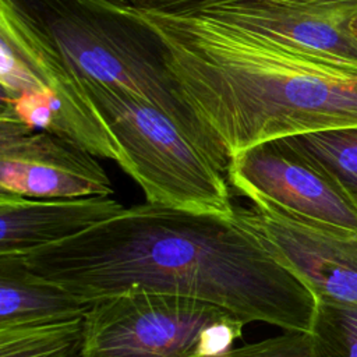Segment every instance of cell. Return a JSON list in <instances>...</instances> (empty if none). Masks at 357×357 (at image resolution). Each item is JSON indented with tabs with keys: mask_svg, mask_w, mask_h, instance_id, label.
Segmentation results:
<instances>
[{
	"mask_svg": "<svg viewBox=\"0 0 357 357\" xmlns=\"http://www.w3.org/2000/svg\"><path fill=\"white\" fill-rule=\"evenodd\" d=\"M22 258L38 276L95 303L130 287L219 305L247 324L311 332L315 296L237 218L144 202Z\"/></svg>",
	"mask_w": 357,
	"mask_h": 357,
	"instance_id": "6da1fadb",
	"label": "cell"
},
{
	"mask_svg": "<svg viewBox=\"0 0 357 357\" xmlns=\"http://www.w3.org/2000/svg\"><path fill=\"white\" fill-rule=\"evenodd\" d=\"M96 1L152 33L180 99L226 166L265 142L357 127V73L195 10Z\"/></svg>",
	"mask_w": 357,
	"mask_h": 357,
	"instance_id": "7a4b0ae2",
	"label": "cell"
},
{
	"mask_svg": "<svg viewBox=\"0 0 357 357\" xmlns=\"http://www.w3.org/2000/svg\"><path fill=\"white\" fill-rule=\"evenodd\" d=\"M21 1L82 78L159 107L226 173L227 166L180 99L159 43L146 28L96 0Z\"/></svg>",
	"mask_w": 357,
	"mask_h": 357,
	"instance_id": "3957f363",
	"label": "cell"
},
{
	"mask_svg": "<svg viewBox=\"0 0 357 357\" xmlns=\"http://www.w3.org/2000/svg\"><path fill=\"white\" fill-rule=\"evenodd\" d=\"M85 85L124 153L121 169L141 187L146 202L234 216L226 173L173 119L119 88L91 79Z\"/></svg>",
	"mask_w": 357,
	"mask_h": 357,
	"instance_id": "277c9868",
	"label": "cell"
},
{
	"mask_svg": "<svg viewBox=\"0 0 357 357\" xmlns=\"http://www.w3.org/2000/svg\"><path fill=\"white\" fill-rule=\"evenodd\" d=\"M229 317L233 314L208 301L130 287L92 303L85 315L86 353L88 357H202L208 328Z\"/></svg>",
	"mask_w": 357,
	"mask_h": 357,
	"instance_id": "5b68a950",
	"label": "cell"
},
{
	"mask_svg": "<svg viewBox=\"0 0 357 357\" xmlns=\"http://www.w3.org/2000/svg\"><path fill=\"white\" fill-rule=\"evenodd\" d=\"M226 177L257 208L357 234V205L282 139L252 146L230 158Z\"/></svg>",
	"mask_w": 357,
	"mask_h": 357,
	"instance_id": "8992f818",
	"label": "cell"
},
{
	"mask_svg": "<svg viewBox=\"0 0 357 357\" xmlns=\"http://www.w3.org/2000/svg\"><path fill=\"white\" fill-rule=\"evenodd\" d=\"M0 39L61 100L63 114L56 135L123 167L124 153L85 79L61 56L21 0H0Z\"/></svg>",
	"mask_w": 357,
	"mask_h": 357,
	"instance_id": "52a82bcc",
	"label": "cell"
},
{
	"mask_svg": "<svg viewBox=\"0 0 357 357\" xmlns=\"http://www.w3.org/2000/svg\"><path fill=\"white\" fill-rule=\"evenodd\" d=\"M78 145L43 131H32L0 114V192L54 199L110 197L105 169Z\"/></svg>",
	"mask_w": 357,
	"mask_h": 357,
	"instance_id": "ba28073f",
	"label": "cell"
},
{
	"mask_svg": "<svg viewBox=\"0 0 357 357\" xmlns=\"http://www.w3.org/2000/svg\"><path fill=\"white\" fill-rule=\"evenodd\" d=\"M237 218L317 300L357 305V234L276 211L236 208Z\"/></svg>",
	"mask_w": 357,
	"mask_h": 357,
	"instance_id": "9c48e42d",
	"label": "cell"
},
{
	"mask_svg": "<svg viewBox=\"0 0 357 357\" xmlns=\"http://www.w3.org/2000/svg\"><path fill=\"white\" fill-rule=\"evenodd\" d=\"M194 10L272 35L336 68L357 73V42L347 32L344 20L266 0H215Z\"/></svg>",
	"mask_w": 357,
	"mask_h": 357,
	"instance_id": "30bf717a",
	"label": "cell"
},
{
	"mask_svg": "<svg viewBox=\"0 0 357 357\" xmlns=\"http://www.w3.org/2000/svg\"><path fill=\"white\" fill-rule=\"evenodd\" d=\"M124 209L102 195L40 199L0 192V255H24L60 243Z\"/></svg>",
	"mask_w": 357,
	"mask_h": 357,
	"instance_id": "8fae6325",
	"label": "cell"
},
{
	"mask_svg": "<svg viewBox=\"0 0 357 357\" xmlns=\"http://www.w3.org/2000/svg\"><path fill=\"white\" fill-rule=\"evenodd\" d=\"M92 303L33 273L18 255H0V329L85 318Z\"/></svg>",
	"mask_w": 357,
	"mask_h": 357,
	"instance_id": "7c38bea8",
	"label": "cell"
},
{
	"mask_svg": "<svg viewBox=\"0 0 357 357\" xmlns=\"http://www.w3.org/2000/svg\"><path fill=\"white\" fill-rule=\"evenodd\" d=\"M329 177L357 205V127L282 138Z\"/></svg>",
	"mask_w": 357,
	"mask_h": 357,
	"instance_id": "4fadbf2b",
	"label": "cell"
},
{
	"mask_svg": "<svg viewBox=\"0 0 357 357\" xmlns=\"http://www.w3.org/2000/svg\"><path fill=\"white\" fill-rule=\"evenodd\" d=\"M0 357H88L85 318L0 329Z\"/></svg>",
	"mask_w": 357,
	"mask_h": 357,
	"instance_id": "5bb4252c",
	"label": "cell"
},
{
	"mask_svg": "<svg viewBox=\"0 0 357 357\" xmlns=\"http://www.w3.org/2000/svg\"><path fill=\"white\" fill-rule=\"evenodd\" d=\"M312 357H357V305L317 300Z\"/></svg>",
	"mask_w": 357,
	"mask_h": 357,
	"instance_id": "9a60e30c",
	"label": "cell"
},
{
	"mask_svg": "<svg viewBox=\"0 0 357 357\" xmlns=\"http://www.w3.org/2000/svg\"><path fill=\"white\" fill-rule=\"evenodd\" d=\"M114 4L159 11H187L205 6L215 0H107ZM298 11L346 20L357 14V0H266Z\"/></svg>",
	"mask_w": 357,
	"mask_h": 357,
	"instance_id": "2e32d148",
	"label": "cell"
},
{
	"mask_svg": "<svg viewBox=\"0 0 357 357\" xmlns=\"http://www.w3.org/2000/svg\"><path fill=\"white\" fill-rule=\"evenodd\" d=\"M218 357H312L310 332L284 331L283 335L233 347Z\"/></svg>",
	"mask_w": 357,
	"mask_h": 357,
	"instance_id": "e0dca14e",
	"label": "cell"
},
{
	"mask_svg": "<svg viewBox=\"0 0 357 357\" xmlns=\"http://www.w3.org/2000/svg\"><path fill=\"white\" fill-rule=\"evenodd\" d=\"M0 84L1 96H15L21 92L35 89L43 85L39 77L28 64L0 39Z\"/></svg>",
	"mask_w": 357,
	"mask_h": 357,
	"instance_id": "ac0fdd59",
	"label": "cell"
},
{
	"mask_svg": "<svg viewBox=\"0 0 357 357\" xmlns=\"http://www.w3.org/2000/svg\"><path fill=\"white\" fill-rule=\"evenodd\" d=\"M344 26L347 29V32L354 38V40L357 42V14L349 17L344 20Z\"/></svg>",
	"mask_w": 357,
	"mask_h": 357,
	"instance_id": "d6986e66",
	"label": "cell"
}]
</instances>
